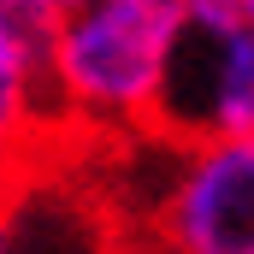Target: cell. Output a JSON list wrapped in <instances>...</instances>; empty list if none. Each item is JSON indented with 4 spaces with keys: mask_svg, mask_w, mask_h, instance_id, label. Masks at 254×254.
Instances as JSON below:
<instances>
[{
    "mask_svg": "<svg viewBox=\"0 0 254 254\" xmlns=\"http://www.w3.org/2000/svg\"><path fill=\"white\" fill-rule=\"evenodd\" d=\"M254 130V0H184L154 130L166 142H219Z\"/></svg>",
    "mask_w": 254,
    "mask_h": 254,
    "instance_id": "3957f363",
    "label": "cell"
},
{
    "mask_svg": "<svg viewBox=\"0 0 254 254\" xmlns=\"http://www.w3.org/2000/svg\"><path fill=\"white\" fill-rule=\"evenodd\" d=\"M184 0H77L42 24L48 95L71 154L154 130Z\"/></svg>",
    "mask_w": 254,
    "mask_h": 254,
    "instance_id": "7a4b0ae2",
    "label": "cell"
},
{
    "mask_svg": "<svg viewBox=\"0 0 254 254\" xmlns=\"http://www.w3.org/2000/svg\"><path fill=\"white\" fill-rule=\"evenodd\" d=\"M6 201L12 195H0V254H6Z\"/></svg>",
    "mask_w": 254,
    "mask_h": 254,
    "instance_id": "8992f818",
    "label": "cell"
},
{
    "mask_svg": "<svg viewBox=\"0 0 254 254\" xmlns=\"http://www.w3.org/2000/svg\"><path fill=\"white\" fill-rule=\"evenodd\" d=\"M0 6H12V12H24L30 24H48L54 12H65V6H77V0H0Z\"/></svg>",
    "mask_w": 254,
    "mask_h": 254,
    "instance_id": "5b68a950",
    "label": "cell"
},
{
    "mask_svg": "<svg viewBox=\"0 0 254 254\" xmlns=\"http://www.w3.org/2000/svg\"><path fill=\"white\" fill-rule=\"evenodd\" d=\"M107 154V213L136 254H254V130L219 142L130 136Z\"/></svg>",
    "mask_w": 254,
    "mask_h": 254,
    "instance_id": "6da1fadb",
    "label": "cell"
},
{
    "mask_svg": "<svg viewBox=\"0 0 254 254\" xmlns=\"http://www.w3.org/2000/svg\"><path fill=\"white\" fill-rule=\"evenodd\" d=\"M60 154H71V136L48 95L42 24L0 6V195L48 172Z\"/></svg>",
    "mask_w": 254,
    "mask_h": 254,
    "instance_id": "277c9868",
    "label": "cell"
}]
</instances>
